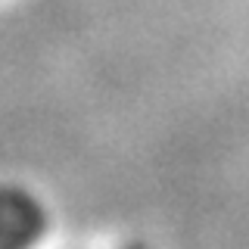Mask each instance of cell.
<instances>
[{
  "instance_id": "1",
  "label": "cell",
  "mask_w": 249,
  "mask_h": 249,
  "mask_svg": "<svg viewBox=\"0 0 249 249\" xmlns=\"http://www.w3.org/2000/svg\"><path fill=\"white\" fill-rule=\"evenodd\" d=\"M47 228L44 206L16 184H0V249H31Z\"/></svg>"
},
{
  "instance_id": "2",
  "label": "cell",
  "mask_w": 249,
  "mask_h": 249,
  "mask_svg": "<svg viewBox=\"0 0 249 249\" xmlns=\"http://www.w3.org/2000/svg\"><path fill=\"white\" fill-rule=\"evenodd\" d=\"M122 249H146V246H122Z\"/></svg>"
}]
</instances>
